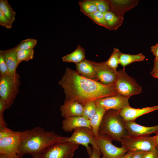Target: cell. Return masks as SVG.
I'll list each match as a JSON object with an SVG mask.
<instances>
[{
  "label": "cell",
  "instance_id": "32",
  "mask_svg": "<svg viewBox=\"0 0 158 158\" xmlns=\"http://www.w3.org/2000/svg\"><path fill=\"white\" fill-rule=\"evenodd\" d=\"M0 25L7 29H10L12 25L6 16L0 10Z\"/></svg>",
  "mask_w": 158,
  "mask_h": 158
},
{
  "label": "cell",
  "instance_id": "26",
  "mask_svg": "<svg viewBox=\"0 0 158 158\" xmlns=\"http://www.w3.org/2000/svg\"><path fill=\"white\" fill-rule=\"evenodd\" d=\"M121 52L116 48H114L113 51L109 59L106 61L105 64L109 67L116 70L120 64V59Z\"/></svg>",
  "mask_w": 158,
  "mask_h": 158
},
{
  "label": "cell",
  "instance_id": "7",
  "mask_svg": "<svg viewBox=\"0 0 158 158\" xmlns=\"http://www.w3.org/2000/svg\"><path fill=\"white\" fill-rule=\"evenodd\" d=\"M79 145L68 142L54 144L40 154L41 158H72Z\"/></svg>",
  "mask_w": 158,
  "mask_h": 158
},
{
  "label": "cell",
  "instance_id": "28",
  "mask_svg": "<svg viewBox=\"0 0 158 158\" xmlns=\"http://www.w3.org/2000/svg\"><path fill=\"white\" fill-rule=\"evenodd\" d=\"M34 52L33 49L17 51L16 56L18 64L22 61H28L33 59Z\"/></svg>",
  "mask_w": 158,
  "mask_h": 158
},
{
  "label": "cell",
  "instance_id": "22",
  "mask_svg": "<svg viewBox=\"0 0 158 158\" xmlns=\"http://www.w3.org/2000/svg\"><path fill=\"white\" fill-rule=\"evenodd\" d=\"M62 59L64 62H73L75 64L79 63L85 59V50L79 45L74 51L64 56Z\"/></svg>",
  "mask_w": 158,
  "mask_h": 158
},
{
  "label": "cell",
  "instance_id": "8",
  "mask_svg": "<svg viewBox=\"0 0 158 158\" xmlns=\"http://www.w3.org/2000/svg\"><path fill=\"white\" fill-rule=\"evenodd\" d=\"M95 140L103 155L102 158H119L128 152L122 146L120 147L114 145L112 142L113 140L106 135L99 134L95 137Z\"/></svg>",
  "mask_w": 158,
  "mask_h": 158
},
{
  "label": "cell",
  "instance_id": "5",
  "mask_svg": "<svg viewBox=\"0 0 158 158\" xmlns=\"http://www.w3.org/2000/svg\"><path fill=\"white\" fill-rule=\"evenodd\" d=\"M122 146L128 151L149 152L157 148L156 135L153 136L130 135L123 138L121 141Z\"/></svg>",
  "mask_w": 158,
  "mask_h": 158
},
{
  "label": "cell",
  "instance_id": "31",
  "mask_svg": "<svg viewBox=\"0 0 158 158\" xmlns=\"http://www.w3.org/2000/svg\"><path fill=\"white\" fill-rule=\"evenodd\" d=\"M4 50H0V76L9 73L8 69L4 58Z\"/></svg>",
  "mask_w": 158,
  "mask_h": 158
},
{
  "label": "cell",
  "instance_id": "45",
  "mask_svg": "<svg viewBox=\"0 0 158 158\" xmlns=\"http://www.w3.org/2000/svg\"><path fill=\"white\" fill-rule=\"evenodd\" d=\"M156 140L157 147L158 148V133L156 134Z\"/></svg>",
  "mask_w": 158,
  "mask_h": 158
},
{
  "label": "cell",
  "instance_id": "12",
  "mask_svg": "<svg viewBox=\"0 0 158 158\" xmlns=\"http://www.w3.org/2000/svg\"><path fill=\"white\" fill-rule=\"evenodd\" d=\"M21 141L20 131L0 139V155L18 154Z\"/></svg>",
  "mask_w": 158,
  "mask_h": 158
},
{
  "label": "cell",
  "instance_id": "4",
  "mask_svg": "<svg viewBox=\"0 0 158 158\" xmlns=\"http://www.w3.org/2000/svg\"><path fill=\"white\" fill-rule=\"evenodd\" d=\"M20 77L17 72L0 76V97L5 102L6 109L11 107L19 92Z\"/></svg>",
  "mask_w": 158,
  "mask_h": 158
},
{
  "label": "cell",
  "instance_id": "34",
  "mask_svg": "<svg viewBox=\"0 0 158 158\" xmlns=\"http://www.w3.org/2000/svg\"><path fill=\"white\" fill-rule=\"evenodd\" d=\"M89 108L87 119L90 120L95 114L97 108L94 101H91L89 102Z\"/></svg>",
  "mask_w": 158,
  "mask_h": 158
},
{
  "label": "cell",
  "instance_id": "35",
  "mask_svg": "<svg viewBox=\"0 0 158 158\" xmlns=\"http://www.w3.org/2000/svg\"><path fill=\"white\" fill-rule=\"evenodd\" d=\"M92 152L89 158H100L101 153L97 147L92 146Z\"/></svg>",
  "mask_w": 158,
  "mask_h": 158
},
{
  "label": "cell",
  "instance_id": "40",
  "mask_svg": "<svg viewBox=\"0 0 158 158\" xmlns=\"http://www.w3.org/2000/svg\"><path fill=\"white\" fill-rule=\"evenodd\" d=\"M157 72H158V59H155L154 60L153 68L150 72V74L152 75Z\"/></svg>",
  "mask_w": 158,
  "mask_h": 158
},
{
  "label": "cell",
  "instance_id": "24",
  "mask_svg": "<svg viewBox=\"0 0 158 158\" xmlns=\"http://www.w3.org/2000/svg\"><path fill=\"white\" fill-rule=\"evenodd\" d=\"M0 10L12 25L15 20L16 12L13 10L7 0H0Z\"/></svg>",
  "mask_w": 158,
  "mask_h": 158
},
{
  "label": "cell",
  "instance_id": "36",
  "mask_svg": "<svg viewBox=\"0 0 158 158\" xmlns=\"http://www.w3.org/2000/svg\"><path fill=\"white\" fill-rule=\"evenodd\" d=\"M144 158H158V148L154 150L147 152Z\"/></svg>",
  "mask_w": 158,
  "mask_h": 158
},
{
  "label": "cell",
  "instance_id": "15",
  "mask_svg": "<svg viewBox=\"0 0 158 158\" xmlns=\"http://www.w3.org/2000/svg\"><path fill=\"white\" fill-rule=\"evenodd\" d=\"M158 110V105L141 109H135L129 106L118 111L120 115L126 121H135L138 117L144 114Z\"/></svg>",
  "mask_w": 158,
  "mask_h": 158
},
{
  "label": "cell",
  "instance_id": "9",
  "mask_svg": "<svg viewBox=\"0 0 158 158\" xmlns=\"http://www.w3.org/2000/svg\"><path fill=\"white\" fill-rule=\"evenodd\" d=\"M95 137L91 129L82 127L74 129L70 137H66L65 142L84 146L90 156L92 152V149L89 146V144H91L92 146L97 147L95 141Z\"/></svg>",
  "mask_w": 158,
  "mask_h": 158
},
{
  "label": "cell",
  "instance_id": "30",
  "mask_svg": "<svg viewBox=\"0 0 158 158\" xmlns=\"http://www.w3.org/2000/svg\"><path fill=\"white\" fill-rule=\"evenodd\" d=\"M95 4L97 10L101 12L104 13L110 11V8L107 0H92Z\"/></svg>",
  "mask_w": 158,
  "mask_h": 158
},
{
  "label": "cell",
  "instance_id": "18",
  "mask_svg": "<svg viewBox=\"0 0 158 158\" xmlns=\"http://www.w3.org/2000/svg\"><path fill=\"white\" fill-rule=\"evenodd\" d=\"M75 64L76 71L80 75L85 78L98 81L96 72L90 60L85 59Z\"/></svg>",
  "mask_w": 158,
  "mask_h": 158
},
{
  "label": "cell",
  "instance_id": "2",
  "mask_svg": "<svg viewBox=\"0 0 158 158\" xmlns=\"http://www.w3.org/2000/svg\"><path fill=\"white\" fill-rule=\"evenodd\" d=\"M21 141L18 154L23 156L41 154L46 149L54 144L65 142L66 137L53 131H47L40 127L20 131Z\"/></svg>",
  "mask_w": 158,
  "mask_h": 158
},
{
  "label": "cell",
  "instance_id": "39",
  "mask_svg": "<svg viewBox=\"0 0 158 158\" xmlns=\"http://www.w3.org/2000/svg\"><path fill=\"white\" fill-rule=\"evenodd\" d=\"M6 109V108L5 102L2 98L0 97V114H4Z\"/></svg>",
  "mask_w": 158,
  "mask_h": 158
},
{
  "label": "cell",
  "instance_id": "3",
  "mask_svg": "<svg viewBox=\"0 0 158 158\" xmlns=\"http://www.w3.org/2000/svg\"><path fill=\"white\" fill-rule=\"evenodd\" d=\"M99 134L106 135L113 140L120 142L128 135L125 121L118 111L111 109L106 111L99 126Z\"/></svg>",
  "mask_w": 158,
  "mask_h": 158
},
{
  "label": "cell",
  "instance_id": "38",
  "mask_svg": "<svg viewBox=\"0 0 158 158\" xmlns=\"http://www.w3.org/2000/svg\"><path fill=\"white\" fill-rule=\"evenodd\" d=\"M150 49L153 55L155 56V59H158V43L152 46Z\"/></svg>",
  "mask_w": 158,
  "mask_h": 158
},
{
  "label": "cell",
  "instance_id": "14",
  "mask_svg": "<svg viewBox=\"0 0 158 158\" xmlns=\"http://www.w3.org/2000/svg\"><path fill=\"white\" fill-rule=\"evenodd\" d=\"M110 8V11L118 16L123 18L124 14L136 6L138 4V0H107Z\"/></svg>",
  "mask_w": 158,
  "mask_h": 158
},
{
  "label": "cell",
  "instance_id": "11",
  "mask_svg": "<svg viewBox=\"0 0 158 158\" xmlns=\"http://www.w3.org/2000/svg\"><path fill=\"white\" fill-rule=\"evenodd\" d=\"M129 98L117 94L94 101L96 105L106 111L113 109L120 111L129 106Z\"/></svg>",
  "mask_w": 158,
  "mask_h": 158
},
{
  "label": "cell",
  "instance_id": "41",
  "mask_svg": "<svg viewBox=\"0 0 158 158\" xmlns=\"http://www.w3.org/2000/svg\"><path fill=\"white\" fill-rule=\"evenodd\" d=\"M0 158H24L18 154L12 155H0Z\"/></svg>",
  "mask_w": 158,
  "mask_h": 158
},
{
  "label": "cell",
  "instance_id": "13",
  "mask_svg": "<svg viewBox=\"0 0 158 158\" xmlns=\"http://www.w3.org/2000/svg\"><path fill=\"white\" fill-rule=\"evenodd\" d=\"M126 128L129 135L147 136L152 133H158V125L152 126H145L138 124L135 121H125Z\"/></svg>",
  "mask_w": 158,
  "mask_h": 158
},
{
  "label": "cell",
  "instance_id": "6",
  "mask_svg": "<svg viewBox=\"0 0 158 158\" xmlns=\"http://www.w3.org/2000/svg\"><path fill=\"white\" fill-rule=\"evenodd\" d=\"M115 85L118 94L128 98L140 93L142 90V87L127 73L124 68L118 71Z\"/></svg>",
  "mask_w": 158,
  "mask_h": 158
},
{
  "label": "cell",
  "instance_id": "42",
  "mask_svg": "<svg viewBox=\"0 0 158 158\" xmlns=\"http://www.w3.org/2000/svg\"><path fill=\"white\" fill-rule=\"evenodd\" d=\"M133 152L128 151L126 153L122 155L119 158H132Z\"/></svg>",
  "mask_w": 158,
  "mask_h": 158
},
{
  "label": "cell",
  "instance_id": "43",
  "mask_svg": "<svg viewBox=\"0 0 158 158\" xmlns=\"http://www.w3.org/2000/svg\"><path fill=\"white\" fill-rule=\"evenodd\" d=\"M32 158H41L40 157V154H35L32 155Z\"/></svg>",
  "mask_w": 158,
  "mask_h": 158
},
{
  "label": "cell",
  "instance_id": "21",
  "mask_svg": "<svg viewBox=\"0 0 158 158\" xmlns=\"http://www.w3.org/2000/svg\"><path fill=\"white\" fill-rule=\"evenodd\" d=\"M103 14L108 29L116 30L123 23L124 18L118 16L111 11H109Z\"/></svg>",
  "mask_w": 158,
  "mask_h": 158
},
{
  "label": "cell",
  "instance_id": "19",
  "mask_svg": "<svg viewBox=\"0 0 158 158\" xmlns=\"http://www.w3.org/2000/svg\"><path fill=\"white\" fill-rule=\"evenodd\" d=\"M16 52L14 48L4 50V58L10 73H13L16 72V68L18 65Z\"/></svg>",
  "mask_w": 158,
  "mask_h": 158
},
{
  "label": "cell",
  "instance_id": "37",
  "mask_svg": "<svg viewBox=\"0 0 158 158\" xmlns=\"http://www.w3.org/2000/svg\"><path fill=\"white\" fill-rule=\"evenodd\" d=\"M148 152L136 151L133 152L132 158H144L146 153Z\"/></svg>",
  "mask_w": 158,
  "mask_h": 158
},
{
  "label": "cell",
  "instance_id": "20",
  "mask_svg": "<svg viewBox=\"0 0 158 158\" xmlns=\"http://www.w3.org/2000/svg\"><path fill=\"white\" fill-rule=\"evenodd\" d=\"M106 111L103 108L97 106L95 114L89 120L90 126L95 137L99 135V126Z\"/></svg>",
  "mask_w": 158,
  "mask_h": 158
},
{
  "label": "cell",
  "instance_id": "29",
  "mask_svg": "<svg viewBox=\"0 0 158 158\" xmlns=\"http://www.w3.org/2000/svg\"><path fill=\"white\" fill-rule=\"evenodd\" d=\"M97 25L107 28L104 14L98 11L87 16Z\"/></svg>",
  "mask_w": 158,
  "mask_h": 158
},
{
  "label": "cell",
  "instance_id": "1",
  "mask_svg": "<svg viewBox=\"0 0 158 158\" xmlns=\"http://www.w3.org/2000/svg\"><path fill=\"white\" fill-rule=\"evenodd\" d=\"M58 84L63 90L66 99L83 106L91 101L118 94L115 84L103 85L85 78L68 67Z\"/></svg>",
  "mask_w": 158,
  "mask_h": 158
},
{
  "label": "cell",
  "instance_id": "17",
  "mask_svg": "<svg viewBox=\"0 0 158 158\" xmlns=\"http://www.w3.org/2000/svg\"><path fill=\"white\" fill-rule=\"evenodd\" d=\"M62 116L64 118L73 116H82L83 106L78 102L65 99L60 108Z\"/></svg>",
  "mask_w": 158,
  "mask_h": 158
},
{
  "label": "cell",
  "instance_id": "27",
  "mask_svg": "<svg viewBox=\"0 0 158 158\" xmlns=\"http://www.w3.org/2000/svg\"><path fill=\"white\" fill-rule=\"evenodd\" d=\"M36 39H27L21 41L19 44L14 47L17 51L20 50H26L33 49L37 44Z\"/></svg>",
  "mask_w": 158,
  "mask_h": 158
},
{
  "label": "cell",
  "instance_id": "23",
  "mask_svg": "<svg viewBox=\"0 0 158 158\" xmlns=\"http://www.w3.org/2000/svg\"><path fill=\"white\" fill-rule=\"evenodd\" d=\"M145 58V56L141 53L130 54L122 53L120 59V64L125 68L126 66L135 62L142 61Z\"/></svg>",
  "mask_w": 158,
  "mask_h": 158
},
{
  "label": "cell",
  "instance_id": "44",
  "mask_svg": "<svg viewBox=\"0 0 158 158\" xmlns=\"http://www.w3.org/2000/svg\"><path fill=\"white\" fill-rule=\"evenodd\" d=\"M152 75L154 78H158V72L153 73Z\"/></svg>",
  "mask_w": 158,
  "mask_h": 158
},
{
  "label": "cell",
  "instance_id": "33",
  "mask_svg": "<svg viewBox=\"0 0 158 158\" xmlns=\"http://www.w3.org/2000/svg\"><path fill=\"white\" fill-rule=\"evenodd\" d=\"M17 132L12 130L7 127L0 128V139L9 136Z\"/></svg>",
  "mask_w": 158,
  "mask_h": 158
},
{
  "label": "cell",
  "instance_id": "10",
  "mask_svg": "<svg viewBox=\"0 0 158 158\" xmlns=\"http://www.w3.org/2000/svg\"><path fill=\"white\" fill-rule=\"evenodd\" d=\"M90 61L95 70L99 82L106 85L115 84L118 77V71L108 66L104 62Z\"/></svg>",
  "mask_w": 158,
  "mask_h": 158
},
{
  "label": "cell",
  "instance_id": "25",
  "mask_svg": "<svg viewBox=\"0 0 158 158\" xmlns=\"http://www.w3.org/2000/svg\"><path fill=\"white\" fill-rule=\"evenodd\" d=\"M80 11L86 16L97 11V7L92 0H85L79 2Z\"/></svg>",
  "mask_w": 158,
  "mask_h": 158
},
{
  "label": "cell",
  "instance_id": "16",
  "mask_svg": "<svg viewBox=\"0 0 158 158\" xmlns=\"http://www.w3.org/2000/svg\"><path fill=\"white\" fill-rule=\"evenodd\" d=\"M85 127L92 129L90 120L82 116H73L64 118L62 128L66 132H71L77 128Z\"/></svg>",
  "mask_w": 158,
  "mask_h": 158
}]
</instances>
